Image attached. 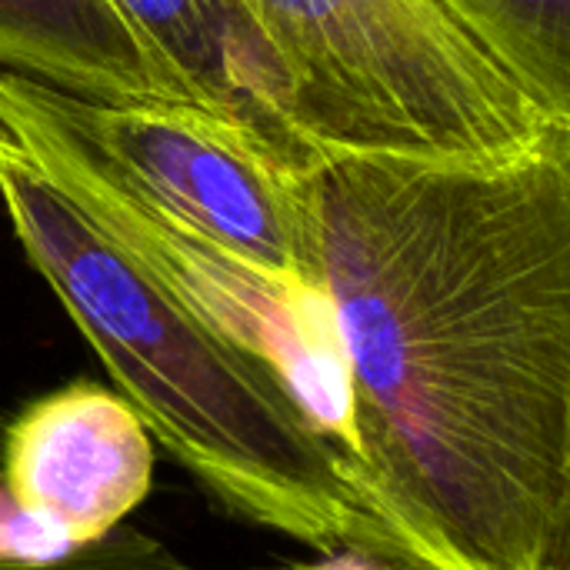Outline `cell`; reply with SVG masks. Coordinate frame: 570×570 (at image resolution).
I'll use <instances>...</instances> for the list:
<instances>
[{"label":"cell","instance_id":"cell-6","mask_svg":"<svg viewBox=\"0 0 570 570\" xmlns=\"http://www.w3.org/2000/svg\"><path fill=\"white\" fill-rule=\"evenodd\" d=\"M157 444L120 391L73 381L30 401L0 438V491L60 548L124 524L150 494Z\"/></svg>","mask_w":570,"mask_h":570},{"label":"cell","instance_id":"cell-3","mask_svg":"<svg viewBox=\"0 0 570 570\" xmlns=\"http://www.w3.org/2000/svg\"><path fill=\"white\" fill-rule=\"evenodd\" d=\"M324 154L488 160L558 127L444 0H240Z\"/></svg>","mask_w":570,"mask_h":570},{"label":"cell","instance_id":"cell-2","mask_svg":"<svg viewBox=\"0 0 570 570\" xmlns=\"http://www.w3.org/2000/svg\"><path fill=\"white\" fill-rule=\"evenodd\" d=\"M0 204L154 444L210 501L317 554L438 570L261 361L190 314L3 137Z\"/></svg>","mask_w":570,"mask_h":570},{"label":"cell","instance_id":"cell-8","mask_svg":"<svg viewBox=\"0 0 570 570\" xmlns=\"http://www.w3.org/2000/svg\"><path fill=\"white\" fill-rule=\"evenodd\" d=\"M0 67L104 104H187L114 0H0Z\"/></svg>","mask_w":570,"mask_h":570},{"label":"cell","instance_id":"cell-5","mask_svg":"<svg viewBox=\"0 0 570 570\" xmlns=\"http://www.w3.org/2000/svg\"><path fill=\"white\" fill-rule=\"evenodd\" d=\"M0 137L190 314L261 361L361 474L351 377L324 291L284 284L237 261L147 200L127 194L87 157L37 127L0 120Z\"/></svg>","mask_w":570,"mask_h":570},{"label":"cell","instance_id":"cell-7","mask_svg":"<svg viewBox=\"0 0 570 570\" xmlns=\"http://www.w3.org/2000/svg\"><path fill=\"white\" fill-rule=\"evenodd\" d=\"M114 3L197 107L247 127L291 164L321 167L327 160L304 137L287 73L240 0Z\"/></svg>","mask_w":570,"mask_h":570},{"label":"cell","instance_id":"cell-9","mask_svg":"<svg viewBox=\"0 0 570 570\" xmlns=\"http://www.w3.org/2000/svg\"><path fill=\"white\" fill-rule=\"evenodd\" d=\"M561 124H570V0H444Z\"/></svg>","mask_w":570,"mask_h":570},{"label":"cell","instance_id":"cell-4","mask_svg":"<svg viewBox=\"0 0 570 570\" xmlns=\"http://www.w3.org/2000/svg\"><path fill=\"white\" fill-rule=\"evenodd\" d=\"M0 120L37 127L127 194L304 291H324L321 167L187 104H104L0 67Z\"/></svg>","mask_w":570,"mask_h":570},{"label":"cell","instance_id":"cell-11","mask_svg":"<svg viewBox=\"0 0 570 570\" xmlns=\"http://www.w3.org/2000/svg\"><path fill=\"white\" fill-rule=\"evenodd\" d=\"M274 570H414L384 558H371V554H321L317 561L307 564H287V568Z\"/></svg>","mask_w":570,"mask_h":570},{"label":"cell","instance_id":"cell-1","mask_svg":"<svg viewBox=\"0 0 570 570\" xmlns=\"http://www.w3.org/2000/svg\"><path fill=\"white\" fill-rule=\"evenodd\" d=\"M317 194L377 504L438 570H570V127L488 160L334 154Z\"/></svg>","mask_w":570,"mask_h":570},{"label":"cell","instance_id":"cell-10","mask_svg":"<svg viewBox=\"0 0 570 570\" xmlns=\"http://www.w3.org/2000/svg\"><path fill=\"white\" fill-rule=\"evenodd\" d=\"M0 570H207L180 558L164 541L144 534L134 524H117L97 541L63 548L50 558L0 554Z\"/></svg>","mask_w":570,"mask_h":570}]
</instances>
